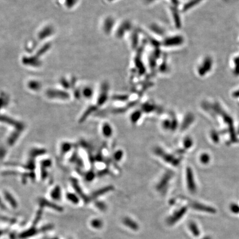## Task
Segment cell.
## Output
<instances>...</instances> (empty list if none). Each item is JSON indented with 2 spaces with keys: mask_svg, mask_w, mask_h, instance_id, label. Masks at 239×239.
<instances>
[{
  "mask_svg": "<svg viewBox=\"0 0 239 239\" xmlns=\"http://www.w3.org/2000/svg\"><path fill=\"white\" fill-rule=\"evenodd\" d=\"M214 111L218 113L219 114L221 115L224 120L225 122L227 123L229 129L230 134L231 135V141L232 142H236V141H238L237 139L235 132L234 128V125H233V121L231 117H230L229 115L226 114V113L223 111V110L220 108V106L217 105H215L214 107Z\"/></svg>",
  "mask_w": 239,
  "mask_h": 239,
  "instance_id": "cell-1",
  "label": "cell"
},
{
  "mask_svg": "<svg viewBox=\"0 0 239 239\" xmlns=\"http://www.w3.org/2000/svg\"><path fill=\"white\" fill-rule=\"evenodd\" d=\"M155 153H156L157 155H159L160 157L162 158L163 160L166 162L170 163L174 166H177V165H179V163H180L179 159L175 158L174 156L166 153L161 148H156L155 150Z\"/></svg>",
  "mask_w": 239,
  "mask_h": 239,
  "instance_id": "cell-2",
  "label": "cell"
},
{
  "mask_svg": "<svg viewBox=\"0 0 239 239\" xmlns=\"http://www.w3.org/2000/svg\"><path fill=\"white\" fill-rule=\"evenodd\" d=\"M186 178L187 186L189 191L191 193H195L196 191V186L194 182L193 173L191 168L188 167L186 170Z\"/></svg>",
  "mask_w": 239,
  "mask_h": 239,
  "instance_id": "cell-3",
  "label": "cell"
},
{
  "mask_svg": "<svg viewBox=\"0 0 239 239\" xmlns=\"http://www.w3.org/2000/svg\"><path fill=\"white\" fill-rule=\"evenodd\" d=\"M173 173L171 172H168L163 175L162 178L160 179V182L158 183L157 186V189L158 191H164L163 190L167 188L168 184L172 177Z\"/></svg>",
  "mask_w": 239,
  "mask_h": 239,
  "instance_id": "cell-4",
  "label": "cell"
},
{
  "mask_svg": "<svg viewBox=\"0 0 239 239\" xmlns=\"http://www.w3.org/2000/svg\"><path fill=\"white\" fill-rule=\"evenodd\" d=\"M186 211H187L186 207H183L181 209H180L179 211H177V212H175L172 216H171L168 219V224L170 225H173L175 222H177L186 214Z\"/></svg>",
  "mask_w": 239,
  "mask_h": 239,
  "instance_id": "cell-5",
  "label": "cell"
},
{
  "mask_svg": "<svg viewBox=\"0 0 239 239\" xmlns=\"http://www.w3.org/2000/svg\"><path fill=\"white\" fill-rule=\"evenodd\" d=\"M191 206L194 209H196L197 211H206V212H209L211 213H215V210L214 208H211L208 206H204L203 204L198 203H196L193 202L191 204Z\"/></svg>",
  "mask_w": 239,
  "mask_h": 239,
  "instance_id": "cell-6",
  "label": "cell"
},
{
  "mask_svg": "<svg viewBox=\"0 0 239 239\" xmlns=\"http://www.w3.org/2000/svg\"><path fill=\"white\" fill-rule=\"evenodd\" d=\"M194 120V117L193 114H187L184 118L183 122L182 123L181 130H186L193 123Z\"/></svg>",
  "mask_w": 239,
  "mask_h": 239,
  "instance_id": "cell-7",
  "label": "cell"
},
{
  "mask_svg": "<svg viewBox=\"0 0 239 239\" xmlns=\"http://www.w3.org/2000/svg\"><path fill=\"white\" fill-rule=\"evenodd\" d=\"M123 222L126 226L129 227L131 229L134 230H137L139 229V225L137 224L136 222H135L134 220H132L130 218H125L123 220Z\"/></svg>",
  "mask_w": 239,
  "mask_h": 239,
  "instance_id": "cell-8",
  "label": "cell"
},
{
  "mask_svg": "<svg viewBox=\"0 0 239 239\" xmlns=\"http://www.w3.org/2000/svg\"><path fill=\"white\" fill-rule=\"evenodd\" d=\"M114 189L113 186H108L106 187H104L103 188L99 190L98 191L94 192L93 194V196L92 197L93 198H96L97 197H99V196H100L101 195H103L104 194L106 193H108L109 191H111Z\"/></svg>",
  "mask_w": 239,
  "mask_h": 239,
  "instance_id": "cell-9",
  "label": "cell"
},
{
  "mask_svg": "<svg viewBox=\"0 0 239 239\" xmlns=\"http://www.w3.org/2000/svg\"><path fill=\"white\" fill-rule=\"evenodd\" d=\"M103 133L104 135L107 137L111 136L113 135V129L110 125L106 123L103 127Z\"/></svg>",
  "mask_w": 239,
  "mask_h": 239,
  "instance_id": "cell-10",
  "label": "cell"
},
{
  "mask_svg": "<svg viewBox=\"0 0 239 239\" xmlns=\"http://www.w3.org/2000/svg\"><path fill=\"white\" fill-rule=\"evenodd\" d=\"M189 227L194 236H198L200 235V231L199 230L198 228L194 222H191L189 224Z\"/></svg>",
  "mask_w": 239,
  "mask_h": 239,
  "instance_id": "cell-11",
  "label": "cell"
},
{
  "mask_svg": "<svg viewBox=\"0 0 239 239\" xmlns=\"http://www.w3.org/2000/svg\"><path fill=\"white\" fill-rule=\"evenodd\" d=\"M141 112L140 111H136L134 112L131 116V121L133 124H136L141 118Z\"/></svg>",
  "mask_w": 239,
  "mask_h": 239,
  "instance_id": "cell-12",
  "label": "cell"
},
{
  "mask_svg": "<svg viewBox=\"0 0 239 239\" xmlns=\"http://www.w3.org/2000/svg\"><path fill=\"white\" fill-rule=\"evenodd\" d=\"M193 140L191 137H186V139H184V142H183V145H184V147L186 149H189L191 148L192 145H193Z\"/></svg>",
  "mask_w": 239,
  "mask_h": 239,
  "instance_id": "cell-13",
  "label": "cell"
},
{
  "mask_svg": "<svg viewBox=\"0 0 239 239\" xmlns=\"http://www.w3.org/2000/svg\"><path fill=\"white\" fill-rule=\"evenodd\" d=\"M201 162L203 164H207L210 161V156L207 153H203L200 157Z\"/></svg>",
  "mask_w": 239,
  "mask_h": 239,
  "instance_id": "cell-14",
  "label": "cell"
},
{
  "mask_svg": "<svg viewBox=\"0 0 239 239\" xmlns=\"http://www.w3.org/2000/svg\"><path fill=\"white\" fill-rule=\"evenodd\" d=\"M91 226L96 229H99L103 226V222L100 220L95 219L91 221Z\"/></svg>",
  "mask_w": 239,
  "mask_h": 239,
  "instance_id": "cell-15",
  "label": "cell"
},
{
  "mask_svg": "<svg viewBox=\"0 0 239 239\" xmlns=\"http://www.w3.org/2000/svg\"><path fill=\"white\" fill-rule=\"evenodd\" d=\"M123 155H124L123 152L121 150H118L114 153V158L115 159V160L120 161V160H121Z\"/></svg>",
  "mask_w": 239,
  "mask_h": 239,
  "instance_id": "cell-16",
  "label": "cell"
},
{
  "mask_svg": "<svg viewBox=\"0 0 239 239\" xmlns=\"http://www.w3.org/2000/svg\"><path fill=\"white\" fill-rule=\"evenodd\" d=\"M155 108L153 107V106L150 105H145L143 107V111L145 112V113H151V112H153L154 111L153 110H155Z\"/></svg>",
  "mask_w": 239,
  "mask_h": 239,
  "instance_id": "cell-17",
  "label": "cell"
},
{
  "mask_svg": "<svg viewBox=\"0 0 239 239\" xmlns=\"http://www.w3.org/2000/svg\"><path fill=\"white\" fill-rule=\"evenodd\" d=\"M162 126L164 129H171V121L168 120H166L163 121L162 123Z\"/></svg>",
  "mask_w": 239,
  "mask_h": 239,
  "instance_id": "cell-18",
  "label": "cell"
},
{
  "mask_svg": "<svg viewBox=\"0 0 239 239\" xmlns=\"http://www.w3.org/2000/svg\"><path fill=\"white\" fill-rule=\"evenodd\" d=\"M211 137L213 141L215 143H218L219 138V134L216 131H213L211 133Z\"/></svg>",
  "mask_w": 239,
  "mask_h": 239,
  "instance_id": "cell-19",
  "label": "cell"
},
{
  "mask_svg": "<svg viewBox=\"0 0 239 239\" xmlns=\"http://www.w3.org/2000/svg\"><path fill=\"white\" fill-rule=\"evenodd\" d=\"M52 196L53 197V198L55 199H57L59 198L60 197V189L58 188H55L54 191H53L52 193Z\"/></svg>",
  "mask_w": 239,
  "mask_h": 239,
  "instance_id": "cell-20",
  "label": "cell"
},
{
  "mask_svg": "<svg viewBox=\"0 0 239 239\" xmlns=\"http://www.w3.org/2000/svg\"><path fill=\"white\" fill-rule=\"evenodd\" d=\"M230 209L235 214L239 213V206L236 204H232L230 206Z\"/></svg>",
  "mask_w": 239,
  "mask_h": 239,
  "instance_id": "cell-21",
  "label": "cell"
},
{
  "mask_svg": "<svg viewBox=\"0 0 239 239\" xmlns=\"http://www.w3.org/2000/svg\"><path fill=\"white\" fill-rule=\"evenodd\" d=\"M96 206H97V207H98L99 209H100L101 211H105L106 209V206L103 202H96Z\"/></svg>",
  "mask_w": 239,
  "mask_h": 239,
  "instance_id": "cell-22",
  "label": "cell"
},
{
  "mask_svg": "<svg viewBox=\"0 0 239 239\" xmlns=\"http://www.w3.org/2000/svg\"><path fill=\"white\" fill-rule=\"evenodd\" d=\"M68 198L70 201H72L73 202H74V203L78 202V199L77 198V196H75L74 194H69L68 195Z\"/></svg>",
  "mask_w": 239,
  "mask_h": 239,
  "instance_id": "cell-23",
  "label": "cell"
},
{
  "mask_svg": "<svg viewBox=\"0 0 239 239\" xmlns=\"http://www.w3.org/2000/svg\"><path fill=\"white\" fill-rule=\"evenodd\" d=\"M6 198H7V199H8V200H9V199H10V202H11V204H12V206H16V202L14 201V200L12 199V196H10V194H6Z\"/></svg>",
  "mask_w": 239,
  "mask_h": 239,
  "instance_id": "cell-24",
  "label": "cell"
},
{
  "mask_svg": "<svg viewBox=\"0 0 239 239\" xmlns=\"http://www.w3.org/2000/svg\"><path fill=\"white\" fill-rule=\"evenodd\" d=\"M94 174L92 172H89L86 175V179H88V181H91L92 179H94Z\"/></svg>",
  "mask_w": 239,
  "mask_h": 239,
  "instance_id": "cell-25",
  "label": "cell"
},
{
  "mask_svg": "<svg viewBox=\"0 0 239 239\" xmlns=\"http://www.w3.org/2000/svg\"><path fill=\"white\" fill-rule=\"evenodd\" d=\"M235 96H239V92L235 94Z\"/></svg>",
  "mask_w": 239,
  "mask_h": 239,
  "instance_id": "cell-26",
  "label": "cell"
},
{
  "mask_svg": "<svg viewBox=\"0 0 239 239\" xmlns=\"http://www.w3.org/2000/svg\"><path fill=\"white\" fill-rule=\"evenodd\" d=\"M211 239V238H209V237H205V238H204V239Z\"/></svg>",
  "mask_w": 239,
  "mask_h": 239,
  "instance_id": "cell-27",
  "label": "cell"
},
{
  "mask_svg": "<svg viewBox=\"0 0 239 239\" xmlns=\"http://www.w3.org/2000/svg\"></svg>",
  "mask_w": 239,
  "mask_h": 239,
  "instance_id": "cell-28",
  "label": "cell"
}]
</instances>
